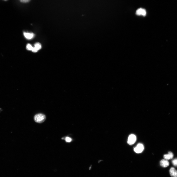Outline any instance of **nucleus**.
<instances>
[{"mask_svg":"<svg viewBox=\"0 0 177 177\" xmlns=\"http://www.w3.org/2000/svg\"><path fill=\"white\" fill-rule=\"evenodd\" d=\"M46 119L45 115L39 113L36 115L34 117L35 121L36 123H41L43 122Z\"/></svg>","mask_w":177,"mask_h":177,"instance_id":"1","label":"nucleus"},{"mask_svg":"<svg viewBox=\"0 0 177 177\" xmlns=\"http://www.w3.org/2000/svg\"><path fill=\"white\" fill-rule=\"evenodd\" d=\"M136 136L132 134L130 135L128 138L127 143L130 145H131L135 143L136 141Z\"/></svg>","mask_w":177,"mask_h":177,"instance_id":"2","label":"nucleus"},{"mask_svg":"<svg viewBox=\"0 0 177 177\" xmlns=\"http://www.w3.org/2000/svg\"><path fill=\"white\" fill-rule=\"evenodd\" d=\"M144 149L143 145L140 143L138 144L136 147L134 148V151L136 153H141Z\"/></svg>","mask_w":177,"mask_h":177,"instance_id":"3","label":"nucleus"},{"mask_svg":"<svg viewBox=\"0 0 177 177\" xmlns=\"http://www.w3.org/2000/svg\"><path fill=\"white\" fill-rule=\"evenodd\" d=\"M136 14L138 16L142 15L143 16H145L146 14V12L145 9L140 8L138 9L136 11Z\"/></svg>","mask_w":177,"mask_h":177,"instance_id":"4","label":"nucleus"},{"mask_svg":"<svg viewBox=\"0 0 177 177\" xmlns=\"http://www.w3.org/2000/svg\"><path fill=\"white\" fill-rule=\"evenodd\" d=\"M170 174L171 176L174 177H177V170L173 168H171L170 169Z\"/></svg>","mask_w":177,"mask_h":177,"instance_id":"5","label":"nucleus"},{"mask_svg":"<svg viewBox=\"0 0 177 177\" xmlns=\"http://www.w3.org/2000/svg\"><path fill=\"white\" fill-rule=\"evenodd\" d=\"M160 165L163 167L165 168L168 166L169 163L168 161L165 159L162 160L160 162Z\"/></svg>","mask_w":177,"mask_h":177,"instance_id":"6","label":"nucleus"},{"mask_svg":"<svg viewBox=\"0 0 177 177\" xmlns=\"http://www.w3.org/2000/svg\"><path fill=\"white\" fill-rule=\"evenodd\" d=\"M24 35L27 39H32L34 36V34L32 33H29L24 32L23 33Z\"/></svg>","mask_w":177,"mask_h":177,"instance_id":"7","label":"nucleus"},{"mask_svg":"<svg viewBox=\"0 0 177 177\" xmlns=\"http://www.w3.org/2000/svg\"><path fill=\"white\" fill-rule=\"evenodd\" d=\"M173 157V154L172 152L169 151L168 154L165 155L164 156V157L165 159L169 160L172 159Z\"/></svg>","mask_w":177,"mask_h":177,"instance_id":"8","label":"nucleus"},{"mask_svg":"<svg viewBox=\"0 0 177 177\" xmlns=\"http://www.w3.org/2000/svg\"><path fill=\"white\" fill-rule=\"evenodd\" d=\"M35 47L38 51L41 48V44L37 42L35 43Z\"/></svg>","mask_w":177,"mask_h":177,"instance_id":"9","label":"nucleus"},{"mask_svg":"<svg viewBox=\"0 0 177 177\" xmlns=\"http://www.w3.org/2000/svg\"><path fill=\"white\" fill-rule=\"evenodd\" d=\"M33 47L30 44H28L26 46L27 49L28 50H32Z\"/></svg>","mask_w":177,"mask_h":177,"instance_id":"10","label":"nucleus"},{"mask_svg":"<svg viewBox=\"0 0 177 177\" xmlns=\"http://www.w3.org/2000/svg\"><path fill=\"white\" fill-rule=\"evenodd\" d=\"M65 139L66 142H70L72 141V139L69 137H66Z\"/></svg>","mask_w":177,"mask_h":177,"instance_id":"11","label":"nucleus"},{"mask_svg":"<svg viewBox=\"0 0 177 177\" xmlns=\"http://www.w3.org/2000/svg\"><path fill=\"white\" fill-rule=\"evenodd\" d=\"M172 163L173 165L175 166H177V158L173 160L172 161Z\"/></svg>","mask_w":177,"mask_h":177,"instance_id":"12","label":"nucleus"},{"mask_svg":"<svg viewBox=\"0 0 177 177\" xmlns=\"http://www.w3.org/2000/svg\"><path fill=\"white\" fill-rule=\"evenodd\" d=\"M20 1L23 3H27L29 2L30 0H20Z\"/></svg>","mask_w":177,"mask_h":177,"instance_id":"13","label":"nucleus"},{"mask_svg":"<svg viewBox=\"0 0 177 177\" xmlns=\"http://www.w3.org/2000/svg\"><path fill=\"white\" fill-rule=\"evenodd\" d=\"M31 51L34 52H37L38 51L35 47H33Z\"/></svg>","mask_w":177,"mask_h":177,"instance_id":"14","label":"nucleus"},{"mask_svg":"<svg viewBox=\"0 0 177 177\" xmlns=\"http://www.w3.org/2000/svg\"><path fill=\"white\" fill-rule=\"evenodd\" d=\"M4 0V1H7V0Z\"/></svg>","mask_w":177,"mask_h":177,"instance_id":"15","label":"nucleus"}]
</instances>
